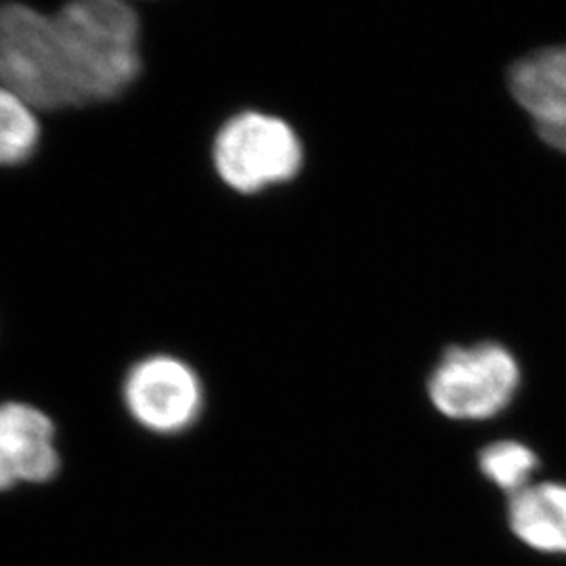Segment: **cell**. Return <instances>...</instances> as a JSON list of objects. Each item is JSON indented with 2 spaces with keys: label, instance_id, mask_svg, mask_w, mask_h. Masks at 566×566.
I'll return each instance as SVG.
<instances>
[{
  "label": "cell",
  "instance_id": "4",
  "mask_svg": "<svg viewBox=\"0 0 566 566\" xmlns=\"http://www.w3.org/2000/svg\"><path fill=\"white\" fill-rule=\"evenodd\" d=\"M521 367L506 346H451L428 380L432 405L451 420H489L512 403Z\"/></svg>",
  "mask_w": 566,
  "mask_h": 566
},
{
  "label": "cell",
  "instance_id": "8",
  "mask_svg": "<svg viewBox=\"0 0 566 566\" xmlns=\"http://www.w3.org/2000/svg\"><path fill=\"white\" fill-rule=\"evenodd\" d=\"M507 525L526 547L566 556V485L552 481L531 483L512 495Z\"/></svg>",
  "mask_w": 566,
  "mask_h": 566
},
{
  "label": "cell",
  "instance_id": "7",
  "mask_svg": "<svg viewBox=\"0 0 566 566\" xmlns=\"http://www.w3.org/2000/svg\"><path fill=\"white\" fill-rule=\"evenodd\" d=\"M510 91L539 137L566 154V44L518 61L510 72Z\"/></svg>",
  "mask_w": 566,
  "mask_h": 566
},
{
  "label": "cell",
  "instance_id": "3",
  "mask_svg": "<svg viewBox=\"0 0 566 566\" xmlns=\"http://www.w3.org/2000/svg\"><path fill=\"white\" fill-rule=\"evenodd\" d=\"M303 158L296 130L263 112H242L229 118L212 145L219 177L238 193H259L292 181L303 168Z\"/></svg>",
  "mask_w": 566,
  "mask_h": 566
},
{
  "label": "cell",
  "instance_id": "6",
  "mask_svg": "<svg viewBox=\"0 0 566 566\" xmlns=\"http://www.w3.org/2000/svg\"><path fill=\"white\" fill-rule=\"evenodd\" d=\"M55 439V426L41 409L0 403V491L55 479L61 465Z\"/></svg>",
  "mask_w": 566,
  "mask_h": 566
},
{
  "label": "cell",
  "instance_id": "1",
  "mask_svg": "<svg viewBox=\"0 0 566 566\" xmlns=\"http://www.w3.org/2000/svg\"><path fill=\"white\" fill-rule=\"evenodd\" d=\"M78 105L112 102L142 72V23L120 0H81L55 15Z\"/></svg>",
  "mask_w": 566,
  "mask_h": 566
},
{
  "label": "cell",
  "instance_id": "5",
  "mask_svg": "<svg viewBox=\"0 0 566 566\" xmlns=\"http://www.w3.org/2000/svg\"><path fill=\"white\" fill-rule=\"evenodd\" d=\"M124 403L137 424L156 434H179L198 422L203 386L181 359L154 355L130 367L124 380Z\"/></svg>",
  "mask_w": 566,
  "mask_h": 566
},
{
  "label": "cell",
  "instance_id": "10",
  "mask_svg": "<svg viewBox=\"0 0 566 566\" xmlns=\"http://www.w3.org/2000/svg\"><path fill=\"white\" fill-rule=\"evenodd\" d=\"M537 465L535 451L518 441L491 443L479 455L481 472L493 485L506 491L507 497L531 485Z\"/></svg>",
  "mask_w": 566,
  "mask_h": 566
},
{
  "label": "cell",
  "instance_id": "9",
  "mask_svg": "<svg viewBox=\"0 0 566 566\" xmlns=\"http://www.w3.org/2000/svg\"><path fill=\"white\" fill-rule=\"evenodd\" d=\"M41 124L34 107L0 84V166H18L34 156Z\"/></svg>",
  "mask_w": 566,
  "mask_h": 566
},
{
  "label": "cell",
  "instance_id": "2",
  "mask_svg": "<svg viewBox=\"0 0 566 566\" xmlns=\"http://www.w3.org/2000/svg\"><path fill=\"white\" fill-rule=\"evenodd\" d=\"M0 84L39 109L78 107L53 15L0 7Z\"/></svg>",
  "mask_w": 566,
  "mask_h": 566
}]
</instances>
